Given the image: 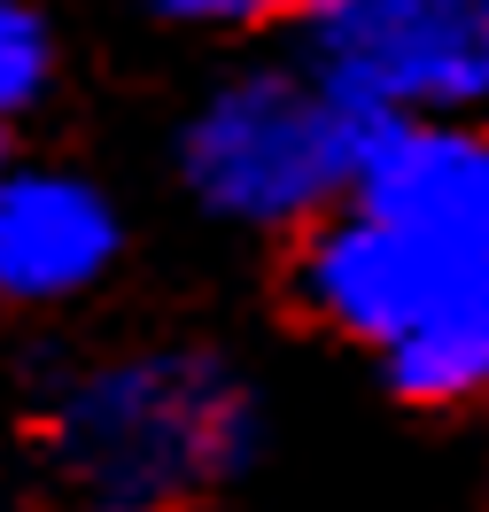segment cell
Listing matches in <instances>:
<instances>
[{
	"label": "cell",
	"mask_w": 489,
	"mask_h": 512,
	"mask_svg": "<svg viewBox=\"0 0 489 512\" xmlns=\"http://www.w3.org/2000/svg\"><path fill=\"white\" fill-rule=\"evenodd\" d=\"M350 210L396 225L458 264H489V125L474 117H381L358 156Z\"/></svg>",
	"instance_id": "4"
},
{
	"label": "cell",
	"mask_w": 489,
	"mask_h": 512,
	"mask_svg": "<svg viewBox=\"0 0 489 512\" xmlns=\"http://www.w3.org/2000/svg\"><path fill=\"white\" fill-rule=\"evenodd\" d=\"M458 272V256H435L420 241H404L396 225L365 218V210H326L311 233H303V249H295V295H303V311L334 334H350V342H373V350H389L404 326L420 319L435 288Z\"/></svg>",
	"instance_id": "5"
},
{
	"label": "cell",
	"mask_w": 489,
	"mask_h": 512,
	"mask_svg": "<svg viewBox=\"0 0 489 512\" xmlns=\"http://www.w3.org/2000/svg\"><path fill=\"white\" fill-rule=\"evenodd\" d=\"M117 202L78 171H8L0 163V295L70 303L117 264Z\"/></svg>",
	"instance_id": "6"
},
{
	"label": "cell",
	"mask_w": 489,
	"mask_h": 512,
	"mask_svg": "<svg viewBox=\"0 0 489 512\" xmlns=\"http://www.w3.org/2000/svg\"><path fill=\"white\" fill-rule=\"evenodd\" d=\"M257 404L202 350L117 357L55 404V466L86 512H187L249 466Z\"/></svg>",
	"instance_id": "1"
},
{
	"label": "cell",
	"mask_w": 489,
	"mask_h": 512,
	"mask_svg": "<svg viewBox=\"0 0 489 512\" xmlns=\"http://www.w3.org/2000/svg\"><path fill=\"white\" fill-rule=\"evenodd\" d=\"M171 24H272V16H311L319 0H148Z\"/></svg>",
	"instance_id": "9"
},
{
	"label": "cell",
	"mask_w": 489,
	"mask_h": 512,
	"mask_svg": "<svg viewBox=\"0 0 489 512\" xmlns=\"http://www.w3.org/2000/svg\"><path fill=\"white\" fill-rule=\"evenodd\" d=\"M311 78L365 117H466L489 101V0H319Z\"/></svg>",
	"instance_id": "3"
},
{
	"label": "cell",
	"mask_w": 489,
	"mask_h": 512,
	"mask_svg": "<svg viewBox=\"0 0 489 512\" xmlns=\"http://www.w3.org/2000/svg\"><path fill=\"white\" fill-rule=\"evenodd\" d=\"M381 365H389L396 396H412V404L489 396V264H458L435 288V303L381 350Z\"/></svg>",
	"instance_id": "7"
},
{
	"label": "cell",
	"mask_w": 489,
	"mask_h": 512,
	"mask_svg": "<svg viewBox=\"0 0 489 512\" xmlns=\"http://www.w3.org/2000/svg\"><path fill=\"white\" fill-rule=\"evenodd\" d=\"M381 117L319 86L311 70L226 78L179 132V171L202 210L233 225H319L358 187V156Z\"/></svg>",
	"instance_id": "2"
},
{
	"label": "cell",
	"mask_w": 489,
	"mask_h": 512,
	"mask_svg": "<svg viewBox=\"0 0 489 512\" xmlns=\"http://www.w3.org/2000/svg\"><path fill=\"white\" fill-rule=\"evenodd\" d=\"M55 86V32L32 0H0V132Z\"/></svg>",
	"instance_id": "8"
}]
</instances>
